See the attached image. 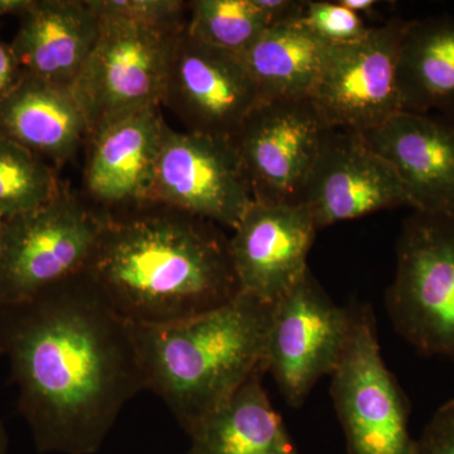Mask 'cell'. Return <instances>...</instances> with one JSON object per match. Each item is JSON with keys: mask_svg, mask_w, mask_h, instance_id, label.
<instances>
[{"mask_svg": "<svg viewBox=\"0 0 454 454\" xmlns=\"http://www.w3.org/2000/svg\"><path fill=\"white\" fill-rule=\"evenodd\" d=\"M300 22L333 46L361 41L372 28L366 26L363 17L340 4L339 0H306Z\"/></svg>", "mask_w": 454, "mask_h": 454, "instance_id": "obj_25", "label": "cell"}, {"mask_svg": "<svg viewBox=\"0 0 454 454\" xmlns=\"http://www.w3.org/2000/svg\"><path fill=\"white\" fill-rule=\"evenodd\" d=\"M254 373L219 411L188 432L193 454H298L271 405L262 376Z\"/></svg>", "mask_w": 454, "mask_h": 454, "instance_id": "obj_19", "label": "cell"}, {"mask_svg": "<svg viewBox=\"0 0 454 454\" xmlns=\"http://www.w3.org/2000/svg\"><path fill=\"white\" fill-rule=\"evenodd\" d=\"M349 327V307L337 306L310 271L274 304L264 367L286 404L300 408L317 381L333 372Z\"/></svg>", "mask_w": 454, "mask_h": 454, "instance_id": "obj_8", "label": "cell"}, {"mask_svg": "<svg viewBox=\"0 0 454 454\" xmlns=\"http://www.w3.org/2000/svg\"><path fill=\"white\" fill-rule=\"evenodd\" d=\"M300 203L317 229L399 206L404 187L389 164L356 131L331 129L304 184Z\"/></svg>", "mask_w": 454, "mask_h": 454, "instance_id": "obj_13", "label": "cell"}, {"mask_svg": "<svg viewBox=\"0 0 454 454\" xmlns=\"http://www.w3.org/2000/svg\"><path fill=\"white\" fill-rule=\"evenodd\" d=\"M23 74L12 44L0 38V103L17 88Z\"/></svg>", "mask_w": 454, "mask_h": 454, "instance_id": "obj_27", "label": "cell"}, {"mask_svg": "<svg viewBox=\"0 0 454 454\" xmlns=\"http://www.w3.org/2000/svg\"><path fill=\"white\" fill-rule=\"evenodd\" d=\"M3 225H4V219L0 216V252H2Z\"/></svg>", "mask_w": 454, "mask_h": 454, "instance_id": "obj_31", "label": "cell"}, {"mask_svg": "<svg viewBox=\"0 0 454 454\" xmlns=\"http://www.w3.org/2000/svg\"><path fill=\"white\" fill-rule=\"evenodd\" d=\"M107 212L64 186L35 210L4 219L0 303H18L83 273L106 226Z\"/></svg>", "mask_w": 454, "mask_h": 454, "instance_id": "obj_4", "label": "cell"}, {"mask_svg": "<svg viewBox=\"0 0 454 454\" xmlns=\"http://www.w3.org/2000/svg\"><path fill=\"white\" fill-rule=\"evenodd\" d=\"M0 354L40 453H97L145 390L134 325L85 271L0 303Z\"/></svg>", "mask_w": 454, "mask_h": 454, "instance_id": "obj_1", "label": "cell"}, {"mask_svg": "<svg viewBox=\"0 0 454 454\" xmlns=\"http://www.w3.org/2000/svg\"><path fill=\"white\" fill-rule=\"evenodd\" d=\"M88 3L98 17L160 31L181 32L187 25L188 2L182 0H88Z\"/></svg>", "mask_w": 454, "mask_h": 454, "instance_id": "obj_24", "label": "cell"}, {"mask_svg": "<svg viewBox=\"0 0 454 454\" xmlns=\"http://www.w3.org/2000/svg\"><path fill=\"white\" fill-rule=\"evenodd\" d=\"M35 0H0V20L7 16L22 17Z\"/></svg>", "mask_w": 454, "mask_h": 454, "instance_id": "obj_28", "label": "cell"}, {"mask_svg": "<svg viewBox=\"0 0 454 454\" xmlns=\"http://www.w3.org/2000/svg\"><path fill=\"white\" fill-rule=\"evenodd\" d=\"M333 47L298 20L269 27L240 57L262 100H288L310 97Z\"/></svg>", "mask_w": 454, "mask_h": 454, "instance_id": "obj_21", "label": "cell"}, {"mask_svg": "<svg viewBox=\"0 0 454 454\" xmlns=\"http://www.w3.org/2000/svg\"><path fill=\"white\" fill-rule=\"evenodd\" d=\"M9 439L4 424L0 420V454H8Z\"/></svg>", "mask_w": 454, "mask_h": 454, "instance_id": "obj_30", "label": "cell"}, {"mask_svg": "<svg viewBox=\"0 0 454 454\" xmlns=\"http://www.w3.org/2000/svg\"><path fill=\"white\" fill-rule=\"evenodd\" d=\"M317 230L301 203L253 201L230 238L241 293L268 304L282 300L309 271Z\"/></svg>", "mask_w": 454, "mask_h": 454, "instance_id": "obj_14", "label": "cell"}, {"mask_svg": "<svg viewBox=\"0 0 454 454\" xmlns=\"http://www.w3.org/2000/svg\"><path fill=\"white\" fill-rule=\"evenodd\" d=\"M100 31L88 0H35L11 44L23 73L73 88Z\"/></svg>", "mask_w": 454, "mask_h": 454, "instance_id": "obj_17", "label": "cell"}, {"mask_svg": "<svg viewBox=\"0 0 454 454\" xmlns=\"http://www.w3.org/2000/svg\"><path fill=\"white\" fill-rule=\"evenodd\" d=\"M402 182L409 207L454 214V118L400 110L358 133Z\"/></svg>", "mask_w": 454, "mask_h": 454, "instance_id": "obj_15", "label": "cell"}, {"mask_svg": "<svg viewBox=\"0 0 454 454\" xmlns=\"http://www.w3.org/2000/svg\"><path fill=\"white\" fill-rule=\"evenodd\" d=\"M262 98L243 59L193 40L186 29L170 53L162 106L190 133L234 140Z\"/></svg>", "mask_w": 454, "mask_h": 454, "instance_id": "obj_12", "label": "cell"}, {"mask_svg": "<svg viewBox=\"0 0 454 454\" xmlns=\"http://www.w3.org/2000/svg\"><path fill=\"white\" fill-rule=\"evenodd\" d=\"M385 303L394 330L418 352L454 358V214L414 211L404 221Z\"/></svg>", "mask_w": 454, "mask_h": 454, "instance_id": "obj_5", "label": "cell"}, {"mask_svg": "<svg viewBox=\"0 0 454 454\" xmlns=\"http://www.w3.org/2000/svg\"><path fill=\"white\" fill-rule=\"evenodd\" d=\"M330 130L309 98L262 100L234 139L254 201L300 203Z\"/></svg>", "mask_w": 454, "mask_h": 454, "instance_id": "obj_10", "label": "cell"}, {"mask_svg": "<svg viewBox=\"0 0 454 454\" xmlns=\"http://www.w3.org/2000/svg\"><path fill=\"white\" fill-rule=\"evenodd\" d=\"M56 168L14 140L0 134V216L35 210L61 192Z\"/></svg>", "mask_w": 454, "mask_h": 454, "instance_id": "obj_23", "label": "cell"}, {"mask_svg": "<svg viewBox=\"0 0 454 454\" xmlns=\"http://www.w3.org/2000/svg\"><path fill=\"white\" fill-rule=\"evenodd\" d=\"M340 4L345 5L349 11L355 12L361 17L372 16L375 13L376 8L380 7L381 3L376 0H339Z\"/></svg>", "mask_w": 454, "mask_h": 454, "instance_id": "obj_29", "label": "cell"}, {"mask_svg": "<svg viewBox=\"0 0 454 454\" xmlns=\"http://www.w3.org/2000/svg\"><path fill=\"white\" fill-rule=\"evenodd\" d=\"M184 31L101 18L95 49L71 88L85 114L89 138L110 122L162 106L170 53Z\"/></svg>", "mask_w": 454, "mask_h": 454, "instance_id": "obj_7", "label": "cell"}, {"mask_svg": "<svg viewBox=\"0 0 454 454\" xmlns=\"http://www.w3.org/2000/svg\"><path fill=\"white\" fill-rule=\"evenodd\" d=\"M404 112L454 118V18L409 20L397 59Z\"/></svg>", "mask_w": 454, "mask_h": 454, "instance_id": "obj_20", "label": "cell"}, {"mask_svg": "<svg viewBox=\"0 0 454 454\" xmlns=\"http://www.w3.org/2000/svg\"><path fill=\"white\" fill-rule=\"evenodd\" d=\"M253 201L234 140L166 128L148 203L234 230Z\"/></svg>", "mask_w": 454, "mask_h": 454, "instance_id": "obj_9", "label": "cell"}, {"mask_svg": "<svg viewBox=\"0 0 454 454\" xmlns=\"http://www.w3.org/2000/svg\"><path fill=\"white\" fill-rule=\"evenodd\" d=\"M274 304L241 293L206 315L162 325H134L145 389L168 406L184 432L219 411L264 370Z\"/></svg>", "mask_w": 454, "mask_h": 454, "instance_id": "obj_3", "label": "cell"}, {"mask_svg": "<svg viewBox=\"0 0 454 454\" xmlns=\"http://www.w3.org/2000/svg\"><path fill=\"white\" fill-rule=\"evenodd\" d=\"M0 134L59 168L86 146L89 127L71 88L25 74L0 103Z\"/></svg>", "mask_w": 454, "mask_h": 454, "instance_id": "obj_18", "label": "cell"}, {"mask_svg": "<svg viewBox=\"0 0 454 454\" xmlns=\"http://www.w3.org/2000/svg\"><path fill=\"white\" fill-rule=\"evenodd\" d=\"M269 27L270 20L258 0L188 2L187 35L238 56L247 52Z\"/></svg>", "mask_w": 454, "mask_h": 454, "instance_id": "obj_22", "label": "cell"}, {"mask_svg": "<svg viewBox=\"0 0 454 454\" xmlns=\"http://www.w3.org/2000/svg\"><path fill=\"white\" fill-rule=\"evenodd\" d=\"M351 327L331 395L348 454H415L408 399L381 356L370 306L349 304Z\"/></svg>", "mask_w": 454, "mask_h": 454, "instance_id": "obj_6", "label": "cell"}, {"mask_svg": "<svg viewBox=\"0 0 454 454\" xmlns=\"http://www.w3.org/2000/svg\"><path fill=\"white\" fill-rule=\"evenodd\" d=\"M85 273L136 325L187 321L241 294L221 227L157 203L107 212Z\"/></svg>", "mask_w": 454, "mask_h": 454, "instance_id": "obj_2", "label": "cell"}, {"mask_svg": "<svg viewBox=\"0 0 454 454\" xmlns=\"http://www.w3.org/2000/svg\"><path fill=\"white\" fill-rule=\"evenodd\" d=\"M187 454H193L192 452H191V450H188V453Z\"/></svg>", "mask_w": 454, "mask_h": 454, "instance_id": "obj_32", "label": "cell"}, {"mask_svg": "<svg viewBox=\"0 0 454 454\" xmlns=\"http://www.w3.org/2000/svg\"><path fill=\"white\" fill-rule=\"evenodd\" d=\"M415 454H454V399L438 408L415 439Z\"/></svg>", "mask_w": 454, "mask_h": 454, "instance_id": "obj_26", "label": "cell"}, {"mask_svg": "<svg viewBox=\"0 0 454 454\" xmlns=\"http://www.w3.org/2000/svg\"><path fill=\"white\" fill-rule=\"evenodd\" d=\"M160 107L131 114L90 137L83 197L100 210H129L148 203L155 162L168 127Z\"/></svg>", "mask_w": 454, "mask_h": 454, "instance_id": "obj_16", "label": "cell"}, {"mask_svg": "<svg viewBox=\"0 0 454 454\" xmlns=\"http://www.w3.org/2000/svg\"><path fill=\"white\" fill-rule=\"evenodd\" d=\"M408 23L393 17L363 40L333 47L309 97L331 129L365 133L402 110L397 59Z\"/></svg>", "mask_w": 454, "mask_h": 454, "instance_id": "obj_11", "label": "cell"}]
</instances>
